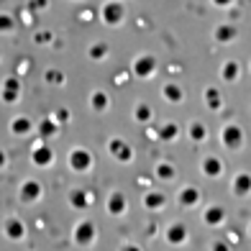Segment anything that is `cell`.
I'll use <instances>...</instances> for the list:
<instances>
[{"label": "cell", "mask_w": 251, "mask_h": 251, "mask_svg": "<svg viewBox=\"0 0 251 251\" xmlns=\"http://www.w3.org/2000/svg\"><path fill=\"white\" fill-rule=\"evenodd\" d=\"M205 102H208L210 110H221L223 98H221V93H218L215 87H205Z\"/></svg>", "instance_id": "cell-22"}, {"label": "cell", "mask_w": 251, "mask_h": 251, "mask_svg": "<svg viewBox=\"0 0 251 251\" xmlns=\"http://www.w3.org/2000/svg\"><path fill=\"white\" fill-rule=\"evenodd\" d=\"M223 162H221V156H215V154H205L202 159H200V172L205 175V177H213V179H218V177H223Z\"/></svg>", "instance_id": "cell-5"}, {"label": "cell", "mask_w": 251, "mask_h": 251, "mask_svg": "<svg viewBox=\"0 0 251 251\" xmlns=\"http://www.w3.org/2000/svg\"><path fill=\"white\" fill-rule=\"evenodd\" d=\"M151 116H154V113H151V108L146 105V102H136V105H133V118L139 123H149Z\"/></svg>", "instance_id": "cell-23"}, {"label": "cell", "mask_w": 251, "mask_h": 251, "mask_svg": "<svg viewBox=\"0 0 251 251\" xmlns=\"http://www.w3.org/2000/svg\"><path fill=\"white\" fill-rule=\"evenodd\" d=\"M162 98L169 102V105H179V102L185 100V90H182L179 85H175V82H167L162 87Z\"/></svg>", "instance_id": "cell-13"}, {"label": "cell", "mask_w": 251, "mask_h": 251, "mask_svg": "<svg viewBox=\"0 0 251 251\" xmlns=\"http://www.w3.org/2000/svg\"><path fill=\"white\" fill-rule=\"evenodd\" d=\"M108 154L113 159H118V162H123V164H128L131 159H133V149L123 139H110L108 141Z\"/></svg>", "instance_id": "cell-6"}, {"label": "cell", "mask_w": 251, "mask_h": 251, "mask_svg": "<svg viewBox=\"0 0 251 251\" xmlns=\"http://www.w3.org/2000/svg\"><path fill=\"white\" fill-rule=\"evenodd\" d=\"M108 210H110L113 215H116V213H126V198H123V192H110Z\"/></svg>", "instance_id": "cell-21"}, {"label": "cell", "mask_w": 251, "mask_h": 251, "mask_svg": "<svg viewBox=\"0 0 251 251\" xmlns=\"http://www.w3.org/2000/svg\"><path fill=\"white\" fill-rule=\"evenodd\" d=\"M5 164H8V156H5V151H3V149H0V169H3Z\"/></svg>", "instance_id": "cell-34"}, {"label": "cell", "mask_w": 251, "mask_h": 251, "mask_svg": "<svg viewBox=\"0 0 251 251\" xmlns=\"http://www.w3.org/2000/svg\"><path fill=\"white\" fill-rule=\"evenodd\" d=\"M0 59H3V51H0Z\"/></svg>", "instance_id": "cell-37"}, {"label": "cell", "mask_w": 251, "mask_h": 251, "mask_svg": "<svg viewBox=\"0 0 251 251\" xmlns=\"http://www.w3.org/2000/svg\"><path fill=\"white\" fill-rule=\"evenodd\" d=\"M67 162L75 172H90V167H93V154L87 149H72L70 156H67Z\"/></svg>", "instance_id": "cell-4"}, {"label": "cell", "mask_w": 251, "mask_h": 251, "mask_svg": "<svg viewBox=\"0 0 251 251\" xmlns=\"http://www.w3.org/2000/svg\"><path fill=\"white\" fill-rule=\"evenodd\" d=\"M121 251H141V249H133V246H121Z\"/></svg>", "instance_id": "cell-36"}, {"label": "cell", "mask_w": 251, "mask_h": 251, "mask_svg": "<svg viewBox=\"0 0 251 251\" xmlns=\"http://www.w3.org/2000/svg\"><path fill=\"white\" fill-rule=\"evenodd\" d=\"M167 202V198L162 195V192H149V195H146V200H144V205H146V208H162V205Z\"/></svg>", "instance_id": "cell-28"}, {"label": "cell", "mask_w": 251, "mask_h": 251, "mask_svg": "<svg viewBox=\"0 0 251 251\" xmlns=\"http://www.w3.org/2000/svg\"><path fill=\"white\" fill-rule=\"evenodd\" d=\"M167 236H169V244H185L187 241V228L182 223H175V226H169Z\"/></svg>", "instance_id": "cell-19"}, {"label": "cell", "mask_w": 251, "mask_h": 251, "mask_svg": "<svg viewBox=\"0 0 251 251\" xmlns=\"http://www.w3.org/2000/svg\"><path fill=\"white\" fill-rule=\"evenodd\" d=\"M41 192H44V187H41L39 179H24V182H21V187H18V198H21V202L31 205V202L41 200Z\"/></svg>", "instance_id": "cell-3"}, {"label": "cell", "mask_w": 251, "mask_h": 251, "mask_svg": "<svg viewBox=\"0 0 251 251\" xmlns=\"http://www.w3.org/2000/svg\"><path fill=\"white\" fill-rule=\"evenodd\" d=\"M226 221V210L221 208V205H213V208L205 210V223L208 226H221Z\"/></svg>", "instance_id": "cell-18"}, {"label": "cell", "mask_w": 251, "mask_h": 251, "mask_svg": "<svg viewBox=\"0 0 251 251\" xmlns=\"http://www.w3.org/2000/svg\"><path fill=\"white\" fill-rule=\"evenodd\" d=\"M18 98H21V85L16 82V77H8L5 82H3V93H0V100L10 105V102H16Z\"/></svg>", "instance_id": "cell-12"}, {"label": "cell", "mask_w": 251, "mask_h": 251, "mask_svg": "<svg viewBox=\"0 0 251 251\" xmlns=\"http://www.w3.org/2000/svg\"><path fill=\"white\" fill-rule=\"evenodd\" d=\"M31 131H33V123H31V118H26V116H16L13 121H10V133L18 136V139H24V136H28Z\"/></svg>", "instance_id": "cell-14"}, {"label": "cell", "mask_w": 251, "mask_h": 251, "mask_svg": "<svg viewBox=\"0 0 251 251\" xmlns=\"http://www.w3.org/2000/svg\"><path fill=\"white\" fill-rule=\"evenodd\" d=\"M87 195H90V192H82V190H72V192H70V202H72V205H79V208H87V205L93 202V200H85Z\"/></svg>", "instance_id": "cell-29"}, {"label": "cell", "mask_w": 251, "mask_h": 251, "mask_svg": "<svg viewBox=\"0 0 251 251\" xmlns=\"http://www.w3.org/2000/svg\"><path fill=\"white\" fill-rule=\"evenodd\" d=\"M218 77L223 79V82H236L238 77H241V64H238L236 59H226L223 64H221V70H218Z\"/></svg>", "instance_id": "cell-10"}, {"label": "cell", "mask_w": 251, "mask_h": 251, "mask_svg": "<svg viewBox=\"0 0 251 251\" xmlns=\"http://www.w3.org/2000/svg\"><path fill=\"white\" fill-rule=\"evenodd\" d=\"M213 251H228V249H226L223 244H221V246H218V244H215V246H213Z\"/></svg>", "instance_id": "cell-35"}, {"label": "cell", "mask_w": 251, "mask_h": 251, "mask_svg": "<svg viewBox=\"0 0 251 251\" xmlns=\"http://www.w3.org/2000/svg\"><path fill=\"white\" fill-rule=\"evenodd\" d=\"M190 139L195 141V144H200V141L208 139V128H205V123H198V121L190 123Z\"/></svg>", "instance_id": "cell-24"}, {"label": "cell", "mask_w": 251, "mask_h": 251, "mask_svg": "<svg viewBox=\"0 0 251 251\" xmlns=\"http://www.w3.org/2000/svg\"><path fill=\"white\" fill-rule=\"evenodd\" d=\"M47 79H49V82H64V77H62L59 72H54V70H49V75H47Z\"/></svg>", "instance_id": "cell-33"}, {"label": "cell", "mask_w": 251, "mask_h": 251, "mask_svg": "<svg viewBox=\"0 0 251 251\" xmlns=\"http://www.w3.org/2000/svg\"><path fill=\"white\" fill-rule=\"evenodd\" d=\"M200 200H202L200 190H198V187H192V185L182 187V190L177 192V202L182 205V208H195V205H198Z\"/></svg>", "instance_id": "cell-9"}, {"label": "cell", "mask_w": 251, "mask_h": 251, "mask_svg": "<svg viewBox=\"0 0 251 251\" xmlns=\"http://www.w3.org/2000/svg\"><path fill=\"white\" fill-rule=\"evenodd\" d=\"M177 136H179V126L177 123H167V126L159 128V139L162 141H175Z\"/></svg>", "instance_id": "cell-25"}, {"label": "cell", "mask_w": 251, "mask_h": 251, "mask_svg": "<svg viewBox=\"0 0 251 251\" xmlns=\"http://www.w3.org/2000/svg\"><path fill=\"white\" fill-rule=\"evenodd\" d=\"M28 8L36 13V10H49V0H28Z\"/></svg>", "instance_id": "cell-30"}, {"label": "cell", "mask_w": 251, "mask_h": 251, "mask_svg": "<svg viewBox=\"0 0 251 251\" xmlns=\"http://www.w3.org/2000/svg\"><path fill=\"white\" fill-rule=\"evenodd\" d=\"M93 233H95L93 223H87V221L77 223V228H75V244H79V246H90V244H93Z\"/></svg>", "instance_id": "cell-11"}, {"label": "cell", "mask_w": 251, "mask_h": 251, "mask_svg": "<svg viewBox=\"0 0 251 251\" xmlns=\"http://www.w3.org/2000/svg\"><path fill=\"white\" fill-rule=\"evenodd\" d=\"M16 31H18V21L5 10H0V33L3 36H16Z\"/></svg>", "instance_id": "cell-16"}, {"label": "cell", "mask_w": 251, "mask_h": 251, "mask_svg": "<svg viewBox=\"0 0 251 251\" xmlns=\"http://www.w3.org/2000/svg\"><path fill=\"white\" fill-rule=\"evenodd\" d=\"M98 16H100V21H102V26H108V28L121 26L123 18H126L123 0H108V3H102L100 10H98Z\"/></svg>", "instance_id": "cell-1"}, {"label": "cell", "mask_w": 251, "mask_h": 251, "mask_svg": "<svg viewBox=\"0 0 251 251\" xmlns=\"http://www.w3.org/2000/svg\"><path fill=\"white\" fill-rule=\"evenodd\" d=\"M221 141H223L226 149H231V151L241 149V144H244V131H241V126H238V123L223 126V128H221Z\"/></svg>", "instance_id": "cell-2"}, {"label": "cell", "mask_w": 251, "mask_h": 251, "mask_svg": "<svg viewBox=\"0 0 251 251\" xmlns=\"http://www.w3.org/2000/svg\"><path fill=\"white\" fill-rule=\"evenodd\" d=\"M154 72H156V56H151V54H141L139 59L133 62V75H136V77L149 79Z\"/></svg>", "instance_id": "cell-7"}, {"label": "cell", "mask_w": 251, "mask_h": 251, "mask_svg": "<svg viewBox=\"0 0 251 251\" xmlns=\"http://www.w3.org/2000/svg\"><path fill=\"white\" fill-rule=\"evenodd\" d=\"M213 39L221 44H231L238 39V26L236 24H218L213 28Z\"/></svg>", "instance_id": "cell-8"}, {"label": "cell", "mask_w": 251, "mask_h": 251, "mask_svg": "<svg viewBox=\"0 0 251 251\" xmlns=\"http://www.w3.org/2000/svg\"><path fill=\"white\" fill-rule=\"evenodd\" d=\"M236 3V0H210V5H215V8H231Z\"/></svg>", "instance_id": "cell-32"}, {"label": "cell", "mask_w": 251, "mask_h": 251, "mask_svg": "<svg viewBox=\"0 0 251 251\" xmlns=\"http://www.w3.org/2000/svg\"><path fill=\"white\" fill-rule=\"evenodd\" d=\"M246 187H249V179H246V175H238L236 177V185H233V190L238 192V190H244L246 192Z\"/></svg>", "instance_id": "cell-31"}, {"label": "cell", "mask_w": 251, "mask_h": 251, "mask_svg": "<svg viewBox=\"0 0 251 251\" xmlns=\"http://www.w3.org/2000/svg\"><path fill=\"white\" fill-rule=\"evenodd\" d=\"M5 233H8V236H13L16 241H18V238H24V226H21L16 218H8V223H5Z\"/></svg>", "instance_id": "cell-27"}, {"label": "cell", "mask_w": 251, "mask_h": 251, "mask_svg": "<svg viewBox=\"0 0 251 251\" xmlns=\"http://www.w3.org/2000/svg\"><path fill=\"white\" fill-rule=\"evenodd\" d=\"M90 59H98V62H102V59H108V44H102V41H98V44H93L90 47Z\"/></svg>", "instance_id": "cell-26"}, {"label": "cell", "mask_w": 251, "mask_h": 251, "mask_svg": "<svg viewBox=\"0 0 251 251\" xmlns=\"http://www.w3.org/2000/svg\"><path fill=\"white\" fill-rule=\"evenodd\" d=\"M31 159H33V164L36 167H49L51 162H54V154H51V149L49 146H36V149L31 151Z\"/></svg>", "instance_id": "cell-15"}, {"label": "cell", "mask_w": 251, "mask_h": 251, "mask_svg": "<svg viewBox=\"0 0 251 251\" xmlns=\"http://www.w3.org/2000/svg\"><path fill=\"white\" fill-rule=\"evenodd\" d=\"M108 105H110V100L102 90H93V93H90V108H93L95 113H105Z\"/></svg>", "instance_id": "cell-17"}, {"label": "cell", "mask_w": 251, "mask_h": 251, "mask_svg": "<svg viewBox=\"0 0 251 251\" xmlns=\"http://www.w3.org/2000/svg\"><path fill=\"white\" fill-rule=\"evenodd\" d=\"M154 175H156V179H164V182H172L175 179V167L172 164H167V162H159L156 167H154Z\"/></svg>", "instance_id": "cell-20"}]
</instances>
